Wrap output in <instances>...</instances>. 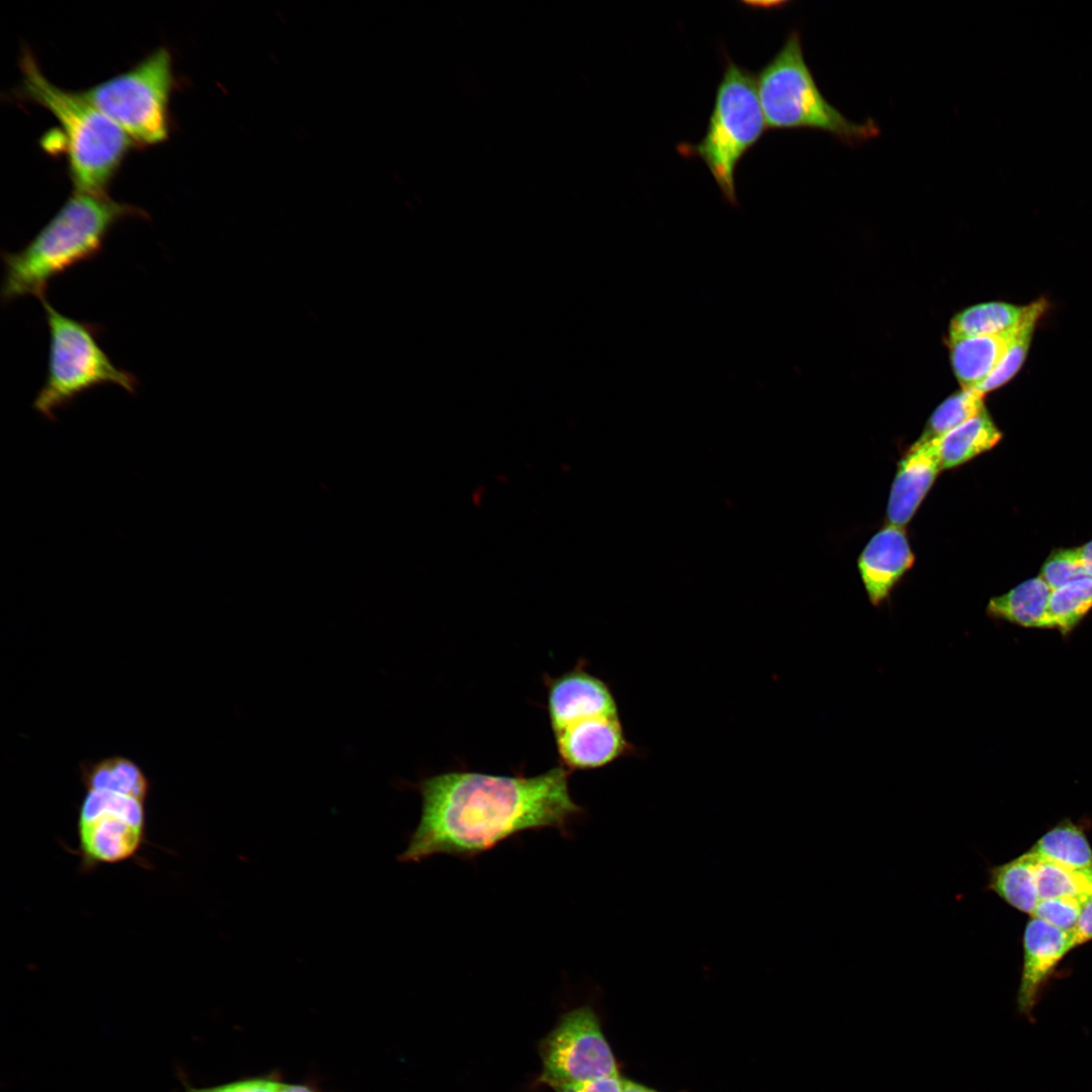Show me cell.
Here are the masks:
<instances>
[{
    "label": "cell",
    "instance_id": "obj_1",
    "mask_svg": "<svg viewBox=\"0 0 1092 1092\" xmlns=\"http://www.w3.org/2000/svg\"><path fill=\"white\" fill-rule=\"evenodd\" d=\"M569 775L560 764L531 777L453 770L425 778L415 785L420 822L398 859L472 858L526 830L567 834L584 812L570 796Z\"/></svg>",
    "mask_w": 1092,
    "mask_h": 1092
},
{
    "label": "cell",
    "instance_id": "obj_2",
    "mask_svg": "<svg viewBox=\"0 0 1092 1092\" xmlns=\"http://www.w3.org/2000/svg\"><path fill=\"white\" fill-rule=\"evenodd\" d=\"M144 210L115 201L106 193L74 190L56 214L19 251L1 252L4 272L1 300L46 295L49 283L75 265L96 258L111 229Z\"/></svg>",
    "mask_w": 1092,
    "mask_h": 1092
},
{
    "label": "cell",
    "instance_id": "obj_3",
    "mask_svg": "<svg viewBox=\"0 0 1092 1092\" xmlns=\"http://www.w3.org/2000/svg\"><path fill=\"white\" fill-rule=\"evenodd\" d=\"M81 781L76 822L81 868L89 872L135 857L147 838L151 786L145 771L129 757L111 755L83 762Z\"/></svg>",
    "mask_w": 1092,
    "mask_h": 1092
},
{
    "label": "cell",
    "instance_id": "obj_4",
    "mask_svg": "<svg viewBox=\"0 0 1092 1092\" xmlns=\"http://www.w3.org/2000/svg\"><path fill=\"white\" fill-rule=\"evenodd\" d=\"M21 90L59 121L75 190L102 194L120 166L131 139L84 95L64 90L41 72L29 51L20 60Z\"/></svg>",
    "mask_w": 1092,
    "mask_h": 1092
},
{
    "label": "cell",
    "instance_id": "obj_5",
    "mask_svg": "<svg viewBox=\"0 0 1092 1092\" xmlns=\"http://www.w3.org/2000/svg\"><path fill=\"white\" fill-rule=\"evenodd\" d=\"M755 77L768 129L820 130L850 146L880 133L875 120L854 122L827 101L805 60L798 30L787 35L778 53Z\"/></svg>",
    "mask_w": 1092,
    "mask_h": 1092
},
{
    "label": "cell",
    "instance_id": "obj_6",
    "mask_svg": "<svg viewBox=\"0 0 1092 1092\" xmlns=\"http://www.w3.org/2000/svg\"><path fill=\"white\" fill-rule=\"evenodd\" d=\"M766 128L755 75L726 57L703 139L696 144L680 143L676 150L686 158H700L726 202L737 206V166Z\"/></svg>",
    "mask_w": 1092,
    "mask_h": 1092
},
{
    "label": "cell",
    "instance_id": "obj_7",
    "mask_svg": "<svg viewBox=\"0 0 1092 1092\" xmlns=\"http://www.w3.org/2000/svg\"><path fill=\"white\" fill-rule=\"evenodd\" d=\"M50 333L48 369L33 408L49 420L87 390L116 384L134 393L138 378L118 368L99 345L102 327L69 317L53 307L47 295L38 298Z\"/></svg>",
    "mask_w": 1092,
    "mask_h": 1092
},
{
    "label": "cell",
    "instance_id": "obj_8",
    "mask_svg": "<svg viewBox=\"0 0 1092 1092\" xmlns=\"http://www.w3.org/2000/svg\"><path fill=\"white\" fill-rule=\"evenodd\" d=\"M172 58L159 48L126 72L83 92L132 142L155 145L169 132Z\"/></svg>",
    "mask_w": 1092,
    "mask_h": 1092
},
{
    "label": "cell",
    "instance_id": "obj_9",
    "mask_svg": "<svg viewBox=\"0 0 1092 1092\" xmlns=\"http://www.w3.org/2000/svg\"><path fill=\"white\" fill-rule=\"evenodd\" d=\"M541 1081L552 1088L618 1074L615 1058L595 1011L580 1006L564 1013L540 1044Z\"/></svg>",
    "mask_w": 1092,
    "mask_h": 1092
},
{
    "label": "cell",
    "instance_id": "obj_10",
    "mask_svg": "<svg viewBox=\"0 0 1092 1092\" xmlns=\"http://www.w3.org/2000/svg\"><path fill=\"white\" fill-rule=\"evenodd\" d=\"M552 732L561 765L570 771L604 767L639 751L627 739L619 715L582 718Z\"/></svg>",
    "mask_w": 1092,
    "mask_h": 1092
},
{
    "label": "cell",
    "instance_id": "obj_11",
    "mask_svg": "<svg viewBox=\"0 0 1092 1092\" xmlns=\"http://www.w3.org/2000/svg\"><path fill=\"white\" fill-rule=\"evenodd\" d=\"M547 712L552 731L593 716H615L618 706L607 682L585 669L583 662L545 678Z\"/></svg>",
    "mask_w": 1092,
    "mask_h": 1092
},
{
    "label": "cell",
    "instance_id": "obj_12",
    "mask_svg": "<svg viewBox=\"0 0 1092 1092\" xmlns=\"http://www.w3.org/2000/svg\"><path fill=\"white\" fill-rule=\"evenodd\" d=\"M1023 965L1017 992L1018 1011L1030 1016L1039 993L1062 959L1074 948V932L1031 917L1023 932Z\"/></svg>",
    "mask_w": 1092,
    "mask_h": 1092
},
{
    "label": "cell",
    "instance_id": "obj_13",
    "mask_svg": "<svg viewBox=\"0 0 1092 1092\" xmlns=\"http://www.w3.org/2000/svg\"><path fill=\"white\" fill-rule=\"evenodd\" d=\"M914 560L904 527L888 524L872 537L858 557V570L874 606L889 597Z\"/></svg>",
    "mask_w": 1092,
    "mask_h": 1092
},
{
    "label": "cell",
    "instance_id": "obj_14",
    "mask_svg": "<svg viewBox=\"0 0 1092 1092\" xmlns=\"http://www.w3.org/2000/svg\"><path fill=\"white\" fill-rule=\"evenodd\" d=\"M940 470L938 439L917 440L898 464L887 506L889 524L904 527L910 522Z\"/></svg>",
    "mask_w": 1092,
    "mask_h": 1092
},
{
    "label": "cell",
    "instance_id": "obj_15",
    "mask_svg": "<svg viewBox=\"0 0 1092 1092\" xmlns=\"http://www.w3.org/2000/svg\"><path fill=\"white\" fill-rule=\"evenodd\" d=\"M1018 324L999 334L949 339L951 365L963 389L976 388L994 370L1013 342Z\"/></svg>",
    "mask_w": 1092,
    "mask_h": 1092
},
{
    "label": "cell",
    "instance_id": "obj_16",
    "mask_svg": "<svg viewBox=\"0 0 1092 1092\" xmlns=\"http://www.w3.org/2000/svg\"><path fill=\"white\" fill-rule=\"evenodd\" d=\"M1038 857L1031 851L1002 864L990 867L986 889L995 893L1009 906L1032 916L1038 902L1036 866Z\"/></svg>",
    "mask_w": 1092,
    "mask_h": 1092
},
{
    "label": "cell",
    "instance_id": "obj_17",
    "mask_svg": "<svg viewBox=\"0 0 1092 1092\" xmlns=\"http://www.w3.org/2000/svg\"><path fill=\"white\" fill-rule=\"evenodd\" d=\"M1051 594L1052 588L1038 575L993 598L988 604L987 613L995 619L1023 627L1045 628Z\"/></svg>",
    "mask_w": 1092,
    "mask_h": 1092
},
{
    "label": "cell",
    "instance_id": "obj_18",
    "mask_svg": "<svg viewBox=\"0 0 1092 1092\" xmlns=\"http://www.w3.org/2000/svg\"><path fill=\"white\" fill-rule=\"evenodd\" d=\"M1002 438L987 411L938 439L942 469L958 467L992 449Z\"/></svg>",
    "mask_w": 1092,
    "mask_h": 1092
},
{
    "label": "cell",
    "instance_id": "obj_19",
    "mask_svg": "<svg viewBox=\"0 0 1092 1092\" xmlns=\"http://www.w3.org/2000/svg\"><path fill=\"white\" fill-rule=\"evenodd\" d=\"M1038 858L1072 870L1092 868V847L1083 829L1065 819L1046 831L1029 849Z\"/></svg>",
    "mask_w": 1092,
    "mask_h": 1092
},
{
    "label": "cell",
    "instance_id": "obj_20",
    "mask_svg": "<svg viewBox=\"0 0 1092 1092\" xmlns=\"http://www.w3.org/2000/svg\"><path fill=\"white\" fill-rule=\"evenodd\" d=\"M1025 306L991 301L971 306L956 314L949 325V339L994 335L1015 327Z\"/></svg>",
    "mask_w": 1092,
    "mask_h": 1092
},
{
    "label": "cell",
    "instance_id": "obj_21",
    "mask_svg": "<svg viewBox=\"0 0 1092 1092\" xmlns=\"http://www.w3.org/2000/svg\"><path fill=\"white\" fill-rule=\"evenodd\" d=\"M1046 309L1048 301L1044 298L1026 305L1018 324L1017 334L1006 354L994 370L974 389L985 395L1006 384L1015 376L1024 363L1034 329Z\"/></svg>",
    "mask_w": 1092,
    "mask_h": 1092
},
{
    "label": "cell",
    "instance_id": "obj_22",
    "mask_svg": "<svg viewBox=\"0 0 1092 1092\" xmlns=\"http://www.w3.org/2000/svg\"><path fill=\"white\" fill-rule=\"evenodd\" d=\"M1092 609V576H1084L1052 590L1045 628L1067 634Z\"/></svg>",
    "mask_w": 1092,
    "mask_h": 1092
},
{
    "label": "cell",
    "instance_id": "obj_23",
    "mask_svg": "<svg viewBox=\"0 0 1092 1092\" xmlns=\"http://www.w3.org/2000/svg\"><path fill=\"white\" fill-rule=\"evenodd\" d=\"M983 398L984 394L976 389H962L950 395L933 412L918 441L939 439L977 417L986 410Z\"/></svg>",
    "mask_w": 1092,
    "mask_h": 1092
},
{
    "label": "cell",
    "instance_id": "obj_24",
    "mask_svg": "<svg viewBox=\"0 0 1092 1092\" xmlns=\"http://www.w3.org/2000/svg\"><path fill=\"white\" fill-rule=\"evenodd\" d=\"M1036 878L1040 900L1057 897L1089 899L1092 895V868L1072 870L1038 858Z\"/></svg>",
    "mask_w": 1092,
    "mask_h": 1092
},
{
    "label": "cell",
    "instance_id": "obj_25",
    "mask_svg": "<svg viewBox=\"0 0 1092 1092\" xmlns=\"http://www.w3.org/2000/svg\"><path fill=\"white\" fill-rule=\"evenodd\" d=\"M1039 576L1052 590L1087 576L1078 547L1054 550L1043 563Z\"/></svg>",
    "mask_w": 1092,
    "mask_h": 1092
},
{
    "label": "cell",
    "instance_id": "obj_26",
    "mask_svg": "<svg viewBox=\"0 0 1092 1092\" xmlns=\"http://www.w3.org/2000/svg\"><path fill=\"white\" fill-rule=\"evenodd\" d=\"M1088 899L1057 897L1039 900L1031 917L1039 918L1058 928L1072 931Z\"/></svg>",
    "mask_w": 1092,
    "mask_h": 1092
},
{
    "label": "cell",
    "instance_id": "obj_27",
    "mask_svg": "<svg viewBox=\"0 0 1092 1092\" xmlns=\"http://www.w3.org/2000/svg\"><path fill=\"white\" fill-rule=\"evenodd\" d=\"M281 1084L273 1077H260L203 1088L184 1084L182 1092H277Z\"/></svg>",
    "mask_w": 1092,
    "mask_h": 1092
},
{
    "label": "cell",
    "instance_id": "obj_28",
    "mask_svg": "<svg viewBox=\"0 0 1092 1092\" xmlns=\"http://www.w3.org/2000/svg\"><path fill=\"white\" fill-rule=\"evenodd\" d=\"M556 1092H623V1079L619 1074L553 1088Z\"/></svg>",
    "mask_w": 1092,
    "mask_h": 1092
},
{
    "label": "cell",
    "instance_id": "obj_29",
    "mask_svg": "<svg viewBox=\"0 0 1092 1092\" xmlns=\"http://www.w3.org/2000/svg\"><path fill=\"white\" fill-rule=\"evenodd\" d=\"M1074 932V947L1092 939V895L1084 904Z\"/></svg>",
    "mask_w": 1092,
    "mask_h": 1092
},
{
    "label": "cell",
    "instance_id": "obj_30",
    "mask_svg": "<svg viewBox=\"0 0 1092 1092\" xmlns=\"http://www.w3.org/2000/svg\"><path fill=\"white\" fill-rule=\"evenodd\" d=\"M277 1092H318L313 1088L302 1084H281Z\"/></svg>",
    "mask_w": 1092,
    "mask_h": 1092
},
{
    "label": "cell",
    "instance_id": "obj_31",
    "mask_svg": "<svg viewBox=\"0 0 1092 1092\" xmlns=\"http://www.w3.org/2000/svg\"><path fill=\"white\" fill-rule=\"evenodd\" d=\"M623 1092H656L629 1080H623Z\"/></svg>",
    "mask_w": 1092,
    "mask_h": 1092
},
{
    "label": "cell",
    "instance_id": "obj_32",
    "mask_svg": "<svg viewBox=\"0 0 1092 1092\" xmlns=\"http://www.w3.org/2000/svg\"><path fill=\"white\" fill-rule=\"evenodd\" d=\"M1089 576H1092V572L1090 573V575H1089Z\"/></svg>",
    "mask_w": 1092,
    "mask_h": 1092
}]
</instances>
